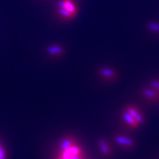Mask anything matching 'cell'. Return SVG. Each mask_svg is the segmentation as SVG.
Listing matches in <instances>:
<instances>
[{"mask_svg": "<svg viewBox=\"0 0 159 159\" xmlns=\"http://www.w3.org/2000/svg\"><path fill=\"white\" fill-rule=\"evenodd\" d=\"M82 150L76 145H74L66 151L62 152H60V156L63 158L64 159H70V158L73 157L74 156L82 155Z\"/></svg>", "mask_w": 159, "mask_h": 159, "instance_id": "obj_4", "label": "cell"}, {"mask_svg": "<svg viewBox=\"0 0 159 159\" xmlns=\"http://www.w3.org/2000/svg\"><path fill=\"white\" fill-rule=\"evenodd\" d=\"M124 109L126 110L135 119V121L139 123V125H142L144 121H145L143 115L136 107L133 105H127L124 108Z\"/></svg>", "mask_w": 159, "mask_h": 159, "instance_id": "obj_2", "label": "cell"}, {"mask_svg": "<svg viewBox=\"0 0 159 159\" xmlns=\"http://www.w3.org/2000/svg\"><path fill=\"white\" fill-rule=\"evenodd\" d=\"M147 27L151 31L154 32V33H159V23L150 22L148 23Z\"/></svg>", "mask_w": 159, "mask_h": 159, "instance_id": "obj_11", "label": "cell"}, {"mask_svg": "<svg viewBox=\"0 0 159 159\" xmlns=\"http://www.w3.org/2000/svg\"><path fill=\"white\" fill-rule=\"evenodd\" d=\"M143 95L149 101L155 102L159 99V92L152 87H145L142 91Z\"/></svg>", "mask_w": 159, "mask_h": 159, "instance_id": "obj_5", "label": "cell"}, {"mask_svg": "<svg viewBox=\"0 0 159 159\" xmlns=\"http://www.w3.org/2000/svg\"><path fill=\"white\" fill-rule=\"evenodd\" d=\"M56 159H64V158H62V156H60V157L57 158H56Z\"/></svg>", "mask_w": 159, "mask_h": 159, "instance_id": "obj_14", "label": "cell"}, {"mask_svg": "<svg viewBox=\"0 0 159 159\" xmlns=\"http://www.w3.org/2000/svg\"><path fill=\"white\" fill-rule=\"evenodd\" d=\"M98 145H99V148L100 149L101 152L103 154L104 156H108L111 155V149L109 145L103 139H99L98 141Z\"/></svg>", "mask_w": 159, "mask_h": 159, "instance_id": "obj_10", "label": "cell"}, {"mask_svg": "<svg viewBox=\"0 0 159 159\" xmlns=\"http://www.w3.org/2000/svg\"><path fill=\"white\" fill-rule=\"evenodd\" d=\"M98 73L103 78L108 79V80H113L117 76L116 72L113 69L108 67H103L99 68L98 70Z\"/></svg>", "mask_w": 159, "mask_h": 159, "instance_id": "obj_7", "label": "cell"}, {"mask_svg": "<svg viewBox=\"0 0 159 159\" xmlns=\"http://www.w3.org/2000/svg\"><path fill=\"white\" fill-rule=\"evenodd\" d=\"M150 87H152L159 92V80H153L150 82Z\"/></svg>", "mask_w": 159, "mask_h": 159, "instance_id": "obj_12", "label": "cell"}, {"mask_svg": "<svg viewBox=\"0 0 159 159\" xmlns=\"http://www.w3.org/2000/svg\"><path fill=\"white\" fill-rule=\"evenodd\" d=\"M75 145L74 140L71 137H65L60 142L59 145V149H60V152H62L64 151H66L67 149L70 148L72 146Z\"/></svg>", "mask_w": 159, "mask_h": 159, "instance_id": "obj_8", "label": "cell"}, {"mask_svg": "<svg viewBox=\"0 0 159 159\" xmlns=\"http://www.w3.org/2000/svg\"><path fill=\"white\" fill-rule=\"evenodd\" d=\"M46 52L50 56H58L64 53V49L59 45H51L46 49Z\"/></svg>", "mask_w": 159, "mask_h": 159, "instance_id": "obj_9", "label": "cell"}, {"mask_svg": "<svg viewBox=\"0 0 159 159\" xmlns=\"http://www.w3.org/2000/svg\"><path fill=\"white\" fill-rule=\"evenodd\" d=\"M122 117H123V120L124 121V122L129 127L135 129V128H137L140 126L139 123L135 121V119L125 109H123V111H122Z\"/></svg>", "mask_w": 159, "mask_h": 159, "instance_id": "obj_6", "label": "cell"}, {"mask_svg": "<svg viewBox=\"0 0 159 159\" xmlns=\"http://www.w3.org/2000/svg\"><path fill=\"white\" fill-rule=\"evenodd\" d=\"M56 9L58 15L65 21L73 19L77 15L78 11L74 0H58Z\"/></svg>", "mask_w": 159, "mask_h": 159, "instance_id": "obj_1", "label": "cell"}, {"mask_svg": "<svg viewBox=\"0 0 159 159\" xmlns=\"http://www.w3.org/2000/svg\"><path fill=\"white\" fill-rule=\"evenodd\" d=\"M0 159H6L5 151L1 145H0Z\"/></svg>", "mask_w": 159, "mask_h": 159, "instance_id": "obj_13", "label": "cell"}, {"mask_svg": "<svg viewBox=\"0 0 159 159\" xmlns=\"http://www.w3.org/2000/svg\"><path fill=\"white\" fill-rule=\"evenodd\" d=\"M115 141L119 145L126 149H131L135 146L133 139L123 135H116L114 138Z\"/></svg>", "mask_w": 159, "mask_h": 159, "instance_id": "obj_3", "label": "cell"}]
</instances>
